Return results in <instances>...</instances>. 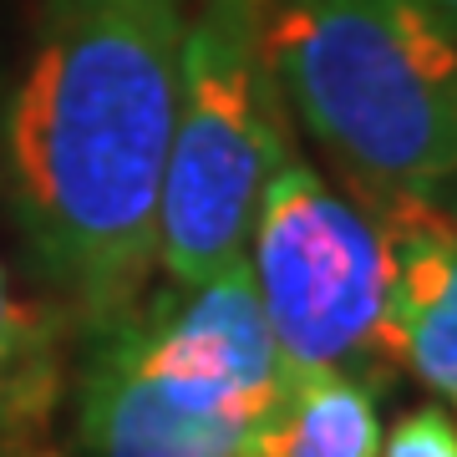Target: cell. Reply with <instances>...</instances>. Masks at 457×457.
I'll return each instance as SVG.
<instances>
[{"label":"cell","instance_id":"obj_1","mask_svg":"<svg viewBox=\"0 0 457 457\" xmlns=\"http://www.w3.org/2000/svg\"><path fill=\"white\" fill-rule=\"evenodd\" d=\"M183 26V0H46L11 102L21 219L102 326L137 311L158 270Z\"/></svg>","mask_w":457,"mask_h":457},{"label":"cell","instance_id":"obj_2","mask_svg":"<svg viewBox=\"0 0 457 457\" xmlns=\"http://www.w3.org/2000/svg\"><path fill=\"white\" fill-rule=\"evenodd\" d=\"M285 112L366 209L457 194V31L422 0H260Z\"/></svg>","mask_w":457,"mask_h":457},{"label":"cell","instance_id":"obj_3","mask_svg":"<svg viewBox=\"0 0 457 457\" xmlns=\"http://www.w3.org/2000/svg\"><path fill=\"white\" fill-rule=\"evenodd\" d=\"M285 381L239 260L107 326L82 386L87 453L245 457Z\"/></svg>","mask_w":457,"mask_h":457},{"label":"cell","instance_id":"obj_4","mask_svg":"<svg viewBox=\"0 0 457 457\" xmlns=\"http://www.w3.org/2000/svg\"><path fill=\"white\" fill-rule=\"evenodd\" d=\"M254 16L260 0H198L183 26L179 112L158 198V264L173 290L245 260L264 183L295 153Z\"/></svg>","mask_w":457,"mask_h":457},{"label":"cell","instance_id":"obj_5","mask_svg":"<svg viewBox=\"0 0 457 457\" xmlns=\"http://www.w3.org/2000/svg\"><path fill=\"white\" fill-rule=\"evenodd\" d=\"M249 279L285 376L392 371L381 351L386 239L371 213L341 198L305 158L270 173L249 228Z\"/></svg>","mask_w":457,"mask_h":457},{"label":"cell","instance_id":"obj_6","mask_svg":"<svg viewBox=\"0 0 457 457\" xmlns=\"http://www.w3.org/2000/svg\"><path fill=\"white\" fill-rule=\"evenodd\" d=\"M371 219L386 239V366L411 371L457 407V213L447 204L402 198Z\"/></svg>","mask_w":457,"mask_h":457},{"label":"cell","instance_id":"obj_7","mask_svg":"<svg viewBox=\"0 0 457 457\" xmlns=\"http://www.w3.org/2000/svg\"><path fill=\"white\" fill-rule=\"evenodd\" d=\"M245 457H381L371 381L341 371L290 376Z\"/></svg>","mask_w":457,"mask_h":457},{"label":"cell","instance_id":"obj_8","mask_svg":"<svg viewBox=\"0 0 457 457\" xmlns=\"http://www.w3.org/2000/svg\"><path fill=\"white\" fill-rule=\"evenodd\" d=\"M381 457H457V417L447 407H417L381 437Z\"/></svg>","mask_w":457,"mask_h":457},{"label":"cell","instance_id":"obj_9","mask_svg":"<svg viewBox=\"0 0 457 457\" xmlns=\"http://www.w3.org/2000/svg\"><path fill=\"white\" fill-rule=\"evenodd\" d=\"M36 345L31 336V320H26V311H21L16 300H11V290H5V275H0V371H11L26 351Z\"/></svg>","mask_w":457,"mask_h":457},{"label":"cell","instance_id":"obj_10","mask_svg":"<svg viewBox=\"0 0 457 457\" xmlns=\"http://www.w3.org/2000/svg\"><path fill=\"white\" fill-rule=\"evenodd\" d=\"M422 5H427V11H432L437 21H447V26L457 31V0H422Z\"/></svg>","mask_w":457,"mask_h":457},{"label":"cell","instance_id":"obj_11","mask_svg":"<svg viewBox=\"0 0 457 457\" xmlns=\"http://www.w3.org/2000/svg\"><path fill=\"white\" fill-rule=\"evenodd\" d=\"M447 209H453V213H457V194H453V204H447Z\"/></svg>","mask_w":457,"mask_h":457},{"label":"cell","instance_id":"obj_12","mask_svg":"<svg viewBox=\"0 0 457 457\" xmlns=\"http://www.w3.org/2000/svg\"><path fill=\"white\" fill-rule=\"evenodd\" d=\"M0 417H5V407H0Z\"/></svg>","mask_w":457,"mask_h":457}]
</instances>
